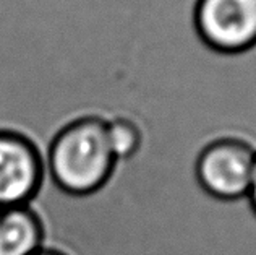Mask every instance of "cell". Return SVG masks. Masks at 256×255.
Returning <instances> with one entry per match:
<instances>
[{"label":"cell","mask_w":256,"mask_h":255,"mask_svg":"<svg viewBox=\"0 0 256 255\" xmlns=\"http://www.w3.org/2000/svg\"><path fill=\"white\" fill-rule=\"evenodd\" d=\"M124 119L140 133L132 156L86 195H65L42 247L62 255H256L237 203L201 185L196 166L219 142L212 124L170 98L141 95Z\"/></svg>","instance_id":"6da1fadb"},{"label":"cell","mask_w":256,"mask_h":255,"mask_svg":"<svg viewBox=\"0 0 256 255\" xmlns=\"http://www.w3.org/2000/svg\"><path fill=\"white\" fill-rule=\"evenodd\" d=\"M42 154L50 179L72 195L99 189L116 161L107 138V122L99 117H83L64 127L44 146Z\"/></svg>","instance_id":"7a4b0ae2"},{"label":"cell","mask_w":256,"mask_h":255,"mask_svg":"<svg viewBox=\"0 0 256 255\" xmlns=\"http://www.w3.org/2000/svg\"><path fill=\"white\" fill-rule=\"evenodd\" d=\"M22 132L0 129V206H26L46 174L42 150Z\"/></svg>","instance_id":"3957f363"},{"label":"cell","mask_w":256,"mask_h":255,"mask_svg":"<svg viewBox=\"0 0 256 255\" xmlns=\"http://www.w3.org/2000/svg\"><path fill=\"white\" fill-rule=\"evenodd\" d=\"M194 22L211 48L244 51L256 43V0H200Z\"/></svg>","instance_id":"277c9868"},{"label":"cell","mask_w":256,"mask_h":255,"mask_svg":"<svg viewBox=\"0 0 256 255\" xmlns=\"http://www.w3.org/2000/svg\"><path fill=\"white\" fill-rule=\"evenodd\" d=\"M256 153L237 140H220L203 151L196 174L201 185L219 198L248 195Z\"/></svg>","instance_id":"5b68a950"},{"label":"cell","mask_w":256,"mask_h":255,"mask_svg":"<svg viewBox=\"0 0 256 255\" xmlns=\"http://www.w3.org/2000/svg\"><path fill=\"white\" fill-rule=\"evenodd\" d=\"M42 249L38 214L26 206H0V255H32Z\"/></svg>","instance_id":"8992f818"},{"label":"cell","mask_w":256,"mask_h":255,"mask_svg":"<svg viewBox=\"0 0 256 255\" xmlns=\"http://www.w3.org/2000/svg\"><path fill=\"white\" fill-rule=\"evenodd\" d=\"M107 138L116 159L132 156L140 145V133L136 127L125 119H114L107 122Z\"/></svg>","instance_id":"52a82bcc"},{"label":"cell","mask_w":256,"mask_h":255,"mask_svg":"<svg viewBox=\"0 0 256 255\" xmlns=\"http://www.w3.org/2000/svg\"><path fill=\"white\" fill-rule=\"evenodd\" d=\"M248 197L252 200V205L256 210V159H254V166H253V174H252V184H250V190H248Z\"/></svg>","instance_id":"ba28073f"},{"label":"cell","mask_w":256,"mask_h":255,"mask_svg":"<svg viewBox=\"0 0 256 255\" xmlns=\"http://www.w3.org/2000/svg\"><path fill=\"white\" fill-rule=\"evenodd\" d=\"M32 255H62V253H58L56 250H50V249H39L36 253H32Z\"/></svg>","instance_id":"9c48e42d"}]
</instances>
